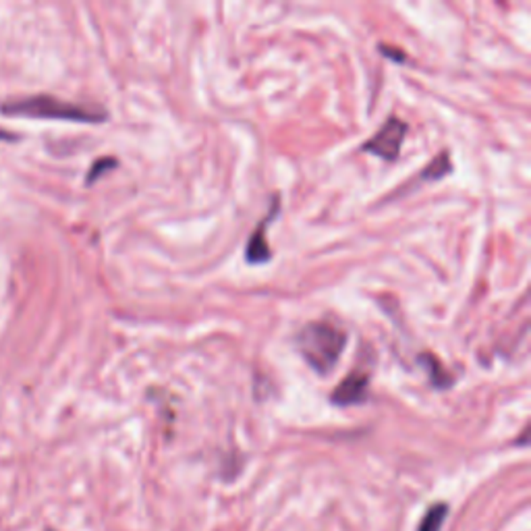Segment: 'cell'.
I'll return each mask as SVG.
<instances>
[{
	"mask_svg": "<svg viewBox=\"0 0 531 531\" xmlns=\"http://www.w3.org/2000/svg\"><path fill=\"white\" fill-rule=\"evenodd\" d=\"M369 388V374L363 369H355L349 376H345L341 384L335 388V392L330 394V400L337 407H349L360 405L368 397Z\"/></svg>",
	"mask_w": 531,
	"mask_h": 531,
	"instance_id": "obj_4",
	"label": "cell"
},
{
	"mask_svg": "<svg viewBox=\"0 0 531 531\" xmlns=\"http://www.w3.org/2000/svg\"><path fill=\"white\" fill-rule=\"evenodd\" d=\"M17 139V135H13L11 131H4V129H0V141H13Z\"/></svg>",
	"mask_w": 531,
	"mask_h": 531,
	"instance_id": "obj_10",
	"label": "cell"
},
{
	"mask_svg": "<svg viewBox=\"0 0 531 531\" xmlns=\"http://www.w3.org/2000/svg\"><path fill=\"white\" fill-rule=\"evenodd\" d=\"M276 212H279V202L273 203V210H270L268 214H266V218L259 222V226L253 231V234L247 241V247H245V262L251 264V266H258V264H264L268 262L270 258V250H268V241H266V231H268V225L274 220Z\"/></svg>",
	"mask_w": 531,
	"mask_h": 531,
	"instance_id": "obj_5",
	"label": "cell"
},
{
	"mask_svg": "<svg viewBox=\"0 0 531 531\" xmlns=\"http://www.w3.org/2000/svg\"><path fill=\"white\" fill-rule=\"evenodd\" d=\"M450 169H453V166H450V154L442 152V154H438V156L432 160L428 166H425L422 177L424 178H432V181H438V178L447 177L450 172Z\"/></svg>",
	"mask_w": 531,
	"mask_h": 531,
	"instance_id": "obj_7",
	"label": "cell"
},
{
	"mask_svg": "<svg viewBox=\"0 0 531 531\" xmlns=\"http://www.w3.org/2000/svg\"><path fill=\"white\" fill-rule=\"evenodd\" d=\"M417 361L422 363V368L425 369V372H428L430 384L434 388H448L450 384H453V378H450V374L442 368V363L438 361L434 355L422 353L417 357Z\"/></svg>",
	"mask_w": 531,
	"mask_h": 531,
	"instance_id": "obj_6",
	"label": "cell"
},
{
	"mask_svg": "<svg viewBox=\"0 0 531 531\" xmlns=\"http://www.w3.org/2000/svg\"><path fill=\"white\" fill-rule=\"evenodd\" d=\"M3 113L32 116V119H59L75 123H102L107 113L102 108L82 107V104L60 100L54 96H32L3 104Z\"/></svg>",
	"mask_w": 531,
	"mask_h": 531,
	"instance_id": "obj_2",
	"label": "cell"
},
{
	"mask_svg": "<svg viewBox=\"0 0 531 531\" xmlns=\"http://www.w3.org/2000/svg\"><path fill=\"white\" fill-rule=\"evenodd\" d=\"M297 347L307 366L326 376L341 360L347 347V335L330 322H310L297 335Z\"/></svg>",
	"mask_w": 531,
	"mask_h": 531,
	"instance_id": "obj_1",
	"label": "cell"
},
{
	"mask_svg": "<svg viewBox=\"0 0 531 531\" xmlns=\"http://www.w3.org/2000/svg\"><path fill=\"white\" fill-rule=\"evenodd\" d=\"M115 166H116V160L115 158H102V160H98V162H94V166H91V170H90V175H88V185L94 183L96 178L100 177L104 170L115 169Z\"/></svg>",
	"mask_w": 531,
	"mask_h": 531,
	"instance_id": "obj_9",
	"label": "cell"
},
{
	"mask_svg": "<svg viewBox=\"0 0 531 531\" xmlns=\"http://www.w3.org/2000/svg\"><path fill=\"white\" fill-rule=\"evenodd\" d=\"M448 515L447 504H436L425 512L422 525H419V531H440L444 519Z\"/></svg>",
	"mask_w": 531,
	"mask_h": 531,
	"instance_id": "obj_8",
	"label": "cell"
},
{
	"mask_svg": "<svg viewBox=\"0 0 531 531\" xmlns=\"http://www.w3.org/2000/svg\"><path fill=\"white\" fill-rule=\"evenodd\" d=\"M405 133H407V123L400 121L399 116H391V119L378 129V133L363 144L361 150L392 162V160L399 158Z\"/></svg>",
	"mask_w": 531,
	"mask_h": 531,
	"instance_id": "obj_3",
	"label": "cell"
}]
</instances>
